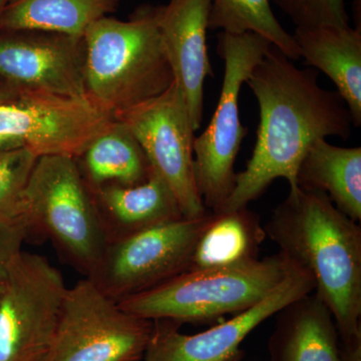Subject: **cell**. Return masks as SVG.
<instances>
[{
  "label": "cell",
  "instance_id": "cell-1",
  "mask_svg": "<svg viewBox=\"0 0 361 361\" xmlns=\"http://www.w3.org/2000/svg\"><path fill=\"white\" fill-rule=\"evenodd\" d=\"M318 75L313 68H297L273 45L251 71L246 84L258 102L257 140L217 212L248 207L279 178L297 191V172L311 145L327 137H351L353 122L345 102L336 90L323 89Z\"/></svg>",
  "mask_w": 361,
  "mask_h": 361
},
{
  "label": "cell",
  "instance_id": "cell-2",
  "mask_svg": "<svg viewBox=\"0 0 361 361\" xmlns=\"http://www.w3.org/2000/svg\"><path fill=\"white\" fill-rule=\"evenodd\" d=\"M266 236L310 273L341 339L361 334V228L326 194L298 187L273 211Z\"/></svg>",
  "mask_w": 361,
  "mask_h": 361
},
{
  "label": "cell",
  "instance_id": "cell-3",
  "mask_svg": "<svg viewBox=\"0 0 361 361\" xmlns=\"http://www.w3.org/2000/svg\"><path fill=\"white\" fill-rule=\"evenodd\" d=\"M158 9L140 6L128 20L106 16L85 32V94L115 118L175 82L161 42Z\"/></svg>",
  "mask_w": 361,
  "mask_h": 361
},
{
  "label": "cell",
  "instance_id": "cell-4",
  "mask_svg": "<svg viewBox=\"0 0 361 361\" xmlns=\"http://www.w3.org/2000/svg\"><path fill=\"white\" fill-rule=\"evenodd\" d=\"M18 218L28 237H44L75 269L90 278L109 244L94 193L75 158L37 159L23 197Z\"/></svg>",
  "mask_w": 361,
  "mask_h": 361
},
{
  "label": "cell",
  "instance_id": "cell-5",
  "mask_svg": "<svg viewBox=\"0 0 361 361\" xmlns=\"http://www.w3.org/2000/svg\"><path fill=\"white\" fill-rule=\"evenodd\" d=\"M294 266L279 252L231 267L189 270L118 304L130 314L152 322H211L260 302Z\"/></svg>",
  "mask_w": 361,
  "mask_h": 361
},
{
  "label": "cell",
  "instance_id": "cell-6",
  "mask_svg": "<svg viewBox=\"0 0 361 361\" xmlns=\"http://www.w3.org/2000/svg\"><path fill=\"white\" fill-rule=\"evenodd\" d=\"M271 47L253 32L218 35L217 52L225 66L222 90L210 123L193 145L195 182L204 205L213 212L234 189L235 161L248 132L239 116L242 85Z\"/></svg>",
  "mask_w": 361,
  "mask_h": 361
},
{
  "label": "cell",
  "instance_id": "cell-7",
  "mask_svg": "<svg viewBox=\"0 0 361 361\" xmlns=\"http://www.w3.org/2000/svg\"><path fill=\"white\" fill-rule=\"evenodd\" d=\"M68 287L39 254L21 251L0 286V361H47Z\"/></svg>",
  "mask_w": 361,
  "mask_h": 361
},
{
  "label": "cell",
  "instance_id": "cell-8",
  "mask_svg": "<svg viewBox=\"0 0 361 361\" xmlns=\"http://www.w3.org/2000/svg\"><path fill=\"white\" fill-rule=\"evenodd\" d=\"M114 120L87 96L0 87V137L37 158L78 159Z\"/></svg>",
  "mask_w": 361,
  "mask_h": 361
},
{
  "label": "cell",
  "instance_id": "cell-9",
  "mask_svg": "<svg viewBox=\"0 0 361 361\" xmlns=\"http://www.w3.org/2000/svg\"><path fill=\"white\" fill-rule=\"evenodd\" d=\"M154 322L130 314L90 278L66 290L47 361H139Z\"/></svg>",
  "mask_w": 361,
  "mask_h": 361
},
{
  "label": "cell",
  "instance_id": "cell-10",
  "mask_svg": "<svg viewBox=\"0 0 361 361\" xmlns=\"http://www.w3.org/2000/svg\"><path fill=\"white\" fill-rule=\"evenodd\" d=\"M213 215L208 211L199 217L168 221L109 242L90 279L118 302L186 272Z\"/></svg>",
  "mask_w": 361,
  "mask_h": 361
},
{
  "label": "cell",
  "instance_id": "cell-11",
  "mask_svg": "<svg viewBox=\"0 0 361 361\" xmlns=\"http://www.w3.org/2000/svg\"><path fill=\"white\" fill-rule=\"evenodd\" d=\"M141 145L151 167L174 192L184 217L204 215L194 175L195 130L176 82L155 99L116 116Z\"/></svg>",
  "mask_w": 361,
  "mask_h": 361
},
{
  "label": "cell",
  "instance_id": "cell-12",
  "mask_svg": "<svg viewBox=\"0 0 361 361\" xmlns=\"http://www.w3.org/2000/svg\"><path fill=\"white\" fill-rule=\"evenodd\" d=\"M314 287L310 273L295 264L260 302L200 334L188 336L179 331L180 323L155 320L142 361H240V345L256 327Z\"/></svg>",
  "mask_w": 361,
  "mask_h": 361
},
{
  "label": "cell",
  "instance_id": "cell-13",
  "mask_svg": "<svg viewBox=\"0 0 361 361\" xmlns=\"http://www.w3.org/2000/svg\"><path fill=\"white\" fill-rule=\"evenodd\" d=\"M0 87L87 96L84 37L39 30L0 32Z\"/></svg>",
  "mask_w": 361,
  "mask_h": 361
},
{
  "label": "cell",
  "instance_id": "cell-14",
  "mask_svg": "<svg viewBox=\"0 0 361 361\" xmlns=\"http://www.w3.org/2000/svg\"><path fill=\"white\" fill-rule=\"evenodd\" d=\"M210 11L211 0H169L158 9L161 44L195 132L203 121L206 78L214 77L207 47Z\"/></svg>",
  "mask_w": 361,
  "mask_h": 361
},
{
  "label": "cell",
  "instance_id": "cell-15",
  "mask_svg": "<svg viewBox=\"0 0 361 361\" xmlns=\"http://www.w3.org/2000/svg\"><path fill=\"white\" fill-rule=\"evenodd\" d=\"M277 313L269 343L271 361H341L336 320L314 291Z\"/></svg>",
  "mask_w": 361,
  "mask_h": 361
},
{
  "label": "cell",
  "instance_id": "cell-16",
  "mask_svg": "<svg viewBox=\"0 0 361 361\" xmlns=\"http://www.w3.org/2000/svg\"><path fill=\"white\" fill-rule=\"evenodd\" d=\"M92 192L109 242L184 217L174 192L153 169L141 184L106 185Z\"/></svg>",
  "mask_w": 361,
  "mask_h": 361
},
{
  "label": "cell",
  "instance_id": "cell-17",
  "mask_svg": "<svg viewBox=\"0 0 361 361\" xmlns=\"http://www.w3.org/2000/svg\"><path fill=\"white\" fill-rule=\"evenodd\" d=\"M293 39L306 65L332 80L345 102L353 126H361V27L295 28Z\"/></svg>",
  "mask_w": 361,
  "mask_h": 361
},
{
  "label": "cell",
  "instance_id": "cell-18",
  "mask_svg": "<svg viewBox=\"0 0 361 361\" xmlns=\"http://www.w3.org/2000/svg\"><path fill=\"white\" fill-rule=\"evenodd\" d=\"M297 185L318 190L334 206L355 222L361 220V148L334 146L325 139L316 140L304 156Z\"/></svg>",
  "mask_w": 361,
  "mask_h": 361
},
{
  "label": "cell",
  "instance_id": "cell-19",
  "mask_svg": "<svg viewBox=\"0 0 361 361\" xmlns=\"http://www.w3.org/2000/svg\"><path fill=\"white\" fill-rule=\"evenodd\" d=\"M75 160L92 191L106 185L141 184L152 172L141 145L129 128L116 118Z\"/></svg>",
  "mask_w": 361,
  "mask_h": 361
},
{
  "label": "cell",
  "instance_id": "cell-20",
  "mask_svg": "<svg viewBox=\"0 0 361 361\" xmlns=\"http://www.w3.org/2000/svg\"><path fill=\"white\" fill-rule=\"evenodd\" d=\"M265 237L260 218L247 207L214 212L195 245L188 271L231 267L256 260Z\"/></svg>",
  "mask_w": 361,
  "mask_h": 361
},
{
  "label": "cell",
  "instance_id": "cell-21",
  "mask_svg": "<svg viewBox=\"0 0 361 361\" xmlns=\"http://www.w3.org/2000/svg\"><path fill=\"white\" fill-rule=\"evenodd\" d=\"M121 0H11L0 32L39 30L84 37L92 23L115 13Z\"/></svg>",
  "mask_w": 361,
  "mask_h": 361
},
{
  "label": "cell",
  "instance_id": "cell-22",
  "mask_svg": "<svg viewBox=\"0 0 361 361\" xmlns=\"http://www.w3.org/2000/svg\"><path fill=\"white\" fill-rule=\"evenodd\" d=\"M208 28L233 35L256 33L291 61L300 59L293 35L277 20L270 0H211Z\"/></svg>",
  "mask_w": 361,
  "mask_h": 361
},
{
  "label": "cell",
  "instance_id": "cell-23",
  "mask_svg": "<svg viewBox=\"0 0 361 361\" xmlns=\"http://www.w3.org/2000/svg\"><path fill=\"white\" fill-rule=\"evenodd\" d=\"M37 159L23 146L0 149V220H18L21 197Z\"/></svg>",
  "mask_w": 361,
  "mask_h": 361
},
{
  "label": "cell",
  "instance_id": "cell-24",
  "mask_svg": "<svg viewBox=\"0 0 361 361\" xmlns=\"http://www.w3.org/2000/svg\"><path fill=\"white\" fill-rule=\"evenodd\" d=\"M296 28L349 25L345 0H272Z\"/></svg>",
  "mask_w": 361,
  "mask_h": 361
},
{
  "label": "cell",
  "instance_id": "cell-25",
  "mask_svg": "<svg viewBox=\"0 0 361 361\" xmlns=\"http://www.w3.org/2000/svg\"><path fill=\"white\" fill-rule=\"evenodd\" d=\"M28 238L27 230L20 220H0V286L8 274L9 267Z\"/></svg>",
  "mask_w": 361,
  "mask_h": 361
},
{
  "label": "cell",
  "instance_id": "cell-26",
  "mask_svg": "<svg viewBox=\"0 0 361 361\" xmlns=\"http://www.w3.org/2000/svg\"><path fill=\"white\" fill-rule=\"evenodd\" d=\"M341 361H361V334L339 341Z\"/></svg>",
  "mask_w": 361,
  "mask_h": 361
},
{
  "label": "cell",
  "instance_id": "cell-27",
  "mask_svg": "<svg viewBox=\"0 0 361 361\" xmlns=\"http://www.w3.org/2000/svg\"><path fill=\"white\" fill-rule=\"evenodd\" d=\"M13 146H21V145L18 144V142L13 141V140L0 137V149Z\"/></svg>",
  "mask_w": 361,
  "mask_h": 361
},
{
  "label": "cell",
  "instance_id": "cell-28",
  "mask_svg": "<svg viewBox=\"0 0 361 361\" xmlns=\"http://www.w3.org/2000/svg\"><path fill=\"white\" fill-rule=\"evenodd\" d=\"M11 1V0H0V16H1L4 9L6 8V6H8L9 2Z\"/></svg>",
  "mask_w": 361,
  "mask_h": 361
}]
</instances>
